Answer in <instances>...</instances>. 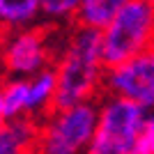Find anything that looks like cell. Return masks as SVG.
<instances>
[{
	"label": "cell",
	"instance_id": "obj_1",
	"mask_svg": "<svg viewBox=\"0 0 154 154\" xmlns=\"http://www.w3.org/2000/svg\"><path fill=\"white\" fill-rule=\"evenodd\" d=\"M53 69L58 78L55 108L97 101L108 71L101 55V32L76 26L62 39Z\"/></svg>",
	"mask_w": 154,
	"mask_h": 154
},
{
	"label": "cell",
	"instance_id": "obj_13",
	"mask_svg": "<svg viewBox=\"0 0 154 154\" xmlns=\"http://www.w3.org/2000/svg\"><path fill=\"white\" fill-rule=\"evenodd\" d=\"M131 154H154V113L147 115L145 127L140 129V136H138Z\"/></svg>",
	"mask_w": 154,
	"mask_h": 154
},
{
	"label": "cell",
	"instance_id": "obj_15",
	"mask_svg": "<svg viewBox=\"0 0 154 154\" xmlns=\"http://www.w3.org/2000/svg\"><path fill=\"white\" fill-rule=\"evenodd\" d=\"M149 2H152V5H154V0H149Z\"/></svg>",
	"mask_w": 154,
	"mask_h": 154
},
{
	"label": "cell",
	"instance_id": "obj_6",
	"mask_svg": "<svg viewBox=\"0 0 154 154\" xmlns=\"http://www.w3.org/2000/svg\"><path fill=\"white\" fill-rule=\"evenodd\" d=\"M103 92L154 113V48L106 71Z\"/></svg>",
	"mask_w": 154,
	"mask_h": 154
},
{
	"label": "cell",
	"instance_id": "obj_7",
	"mask_svg": "<svg viewBox=\"0 0 154 154\" xmlns=\"http://www.w3.org/2000/svg\"><path fill=\"white\" fill-rule=\"evenodd\" d=\"M39 138V120H9L0 131V154H32Z\"/></svg>",
	"mask_w": 154,
	"mask_h": 154
},
{
	"label": "cell",
	"instance_id": "obj_2",
	"mask_svg": "<svg viewBox=\"0 0 154 154\" xmlns=\"http://www.w3.org/2000/svg\"><path fill=\"white\" fill-rule=\"evenodd\" d=\"M99 32L106 69L129 62L154 48V5L149 0H131Z\"/></svg>",
	"mask_w": 154,
	"mask_h": 154
},
{
	"label": "cell",
	"instance_id": "obj_16",
	"mask_svg": "<svg viewBox=\"0 0 154 154\" xmlns=\"http://www.w3.org/2000/svg\"><path fill=\"white\" fill-rule=\"evenodd\" d=\"M0 39H2V35H0Z\"/></svg>",
	"mask_w": 154,
	"mask_h": 154
},
{
	"label": "cell",
	"instance_id": "obj_3",
	"mask_svg": "<svg viewBox=\"0 0 154 154\" xmlns=\"http://www.w3.org/2000/svg\"><path fill=\"white\" fill-rule=\"evenodd\" d=\"M99 120V103L88 101L53 108L39 120V138L35 154H85Z\"/></svg>",
	"mask_w": 154,
	"mask_h": 154
},
{
	"label": "cell",
	"instance_id": "obj_11",
	"mask_svg": "<svg viewBox=\"0 0 154 154\" xmlns=\"http://www.w3.org/2000/svg\"><path fill=\"white\" fill-rule=\"evenodd\" d=\"M0 88L7 120L28 117V78H7Z\"/></svg>",
	"mask_w": 154,
	"mask_h": 154
},
{
	"label": "cell",
	"instance_id": "obj_9",
	"mask_svg": "<svg viewBox=\"0 0 154 154\" xmlns=\"http://www.w3.org/2000/svg\"><path fill=\"white\" fill-rule=\"evenodd\" d=\"M42 19V0H0V35L32 28Z\"/></svg>",
	"mask_w": 154,
	"mask_h": 154
},
{
	"label": "cell",
	"instance_id": "obj_8",
	"mask_svg": "<svg viewBox=\"0 0 154 154\" xmlns=\"http://www.w3.org/2000/svg\"><path fill=\"white\" fill-rule=\"evenodd\" d=\"M55 97H58V78L53 67L28 78V117L32 120L46 117L55 108Z\"/></svg>",
	"mask_w": 154,
	"mask_h": 154
},
{
	"label": "cell",
	"instance_id": "obj_12",
	"mask_svg": "<svg viewBox=\"0 0 154 154\" xmlns=\"http://www.w3.org/2000/svg\"><path fill=\"white\" fill-rule=\"evenodd\" d=\"M83 0H42V19L48 23H76Z\"/></svg>",
	"mask_w": 154,
	"mask_h": 154
},
{
	"label": "cell",
	"instance_id": "obj_5",
	"mask_svg": "<svg viewBox=\"0 0 154 154\" xmlns=\"http://www.w3.org/2000/svg\"><path fill=\"white\" fill-rule=\"evenodd\" d=\"M60 48V46H58ZM51 32L42 26L7 32L0 39V62L9 78H32L51 69L58 55Z\"/></svg>",
	"mask_w": 154,
	"mask_h": 154
},
{
	"label": "cell",
	"instance_id": "obj_14",
	"mask_svg": "<svg viewBox=\"0 0 154 154\" xmlns=\"http://www.w3.org/2000/svg\"><path fill=\"white\" fill-rule=\"evenodd\" d=\"M7 113H5V103H2V88H0V131L7 127Z\"/></svg>",
	"mask_w": 154,
	"mask_h": 154
},
{
	"label": "cell",
	"instance_id": "obj_10",
	"mask_svg": "<svg viewBox=\"0 0 154 154\" xmlns=\"http://www.w3.org/2000/svg\"><path fill=\"white\" fill-rule=\"evenodd\" d=\"M127 2H131V0H83L81 12L76 16V26L101 30L117 14V9H122Z\"/></svg>",
	"mask_w": 154,
	"mask_h": 154
},
{
	"label": "cell",
	"instance_id": "obj_4",
	"mask_svg": "<svg viewBox=\"0 0 154 154\" xmlns=\"http://www.w3.org/2000/svg\"><path fill=\"white\" fill-rule=\"evenodd\" d=\"M147 115L138 103L106 94L99 101V120L85 154H131Z\"/></svg>",
	"mask_w": 154,
	"mask_h": 154
},
{
	"label": "cell",
	"instance_id": "obj_17",
	"mask_svg": "<svg viewBox=\"0 0 154 154\" xmlns=\"http://www.w3.org/2000/svg\"><path fill=\"white\" fill-rule=\"evenodd\" d=\"M32 154H35V152H32Z\"/></svg>",
	"mask_w": 154,
	"mask_h": 154
}]
</instances>
